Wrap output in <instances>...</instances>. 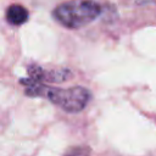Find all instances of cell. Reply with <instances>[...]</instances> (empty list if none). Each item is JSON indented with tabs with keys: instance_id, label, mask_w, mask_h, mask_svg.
<instances>
[{
	"instance_id": "obj_1",
	"label": "cell",
	"mask_w": 156,
	"mask_h": 156,
	"mask_svg": "<svg viewBox=\"0 0 156 156\" xmlns=\"http://www.w3.org/2000/svg\"><path fill=\"white\" fill-rule=\"evenodd\" d=\"M26 94L30 96L44 95L52 104L61 107L69 113L80 112L90 101L91 94L83 87H72L68 89L50 88L41 84V82H34L26 88Z\"/></svg>"
},
{
	"instance_id": "obj_2",
	"label": "cell",
	"mask_w": 156,
	"mask_h": 156,
	"mask_svg": "<svg viewBox=\"0 0 156 156\" xmlns=\"http://www.w3.org/2000/svg\"><path fill=\"white\" fill-rule=\"evenodd\" d=\"M101 13V6L94 0H71L58 5L54 18L66 28L79 29L88 26Z\"/></svg>"
},
{
	"instance_id": "obj_3",
	"label": "cell",
	"mask_w": 156,
	"mask_h": 156,
	"mask_svg": "<svg viewBox=\"0 0 156 156\" xmlns=\"http://www.w3.org/2000/svg\"><path fill=\"white\" fill-rule=\"evenodd\" d=\"M6 20L12 26H21L28 20V11L22 5L13 4L6 10Z\"/></svg>"
}]
</instances>
